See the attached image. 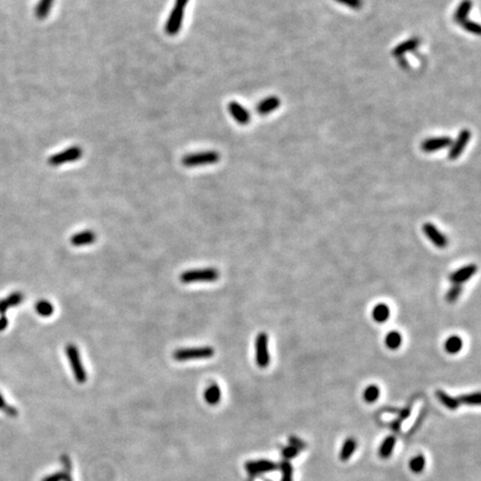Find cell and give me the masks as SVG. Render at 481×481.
Returning a JSON list of instances; mask_svg holds the SVG:
<instances>
[{"instance_id":"cell-17","label":"cell","mask_w":481,"mask_h":481,"mask_svg":"<svg viewBox=\"0 0 481 481\" xmlns=\"http://www.w3.org/2000/svg\"><path fill=\"white\" fill-rule=\"evenodd\" d=\"M22 300L23 294L21 292H15L6 298H3V300H0V313L4 314L8 309L19 306Z\"/></svg>"},{"instance_id":"cell-10","label":"cell","mask_w":481,"mask_h":481,"mask_svg":"<svg viewBox=\"0 0 481 481\" xmlns=\"http://www.w3.org/2000/svg\"><path fill=\"white\" fill-rule=\"evenodd\" d=\"M453 144V140L450 137L442 136V137H432L425 139L421 144V149L425 153H433V152L440 151L445 147H449Z\"/></svg>"},{"instance_id":"cell-13","label":"cell","mask_w":481,"mask_h":481,"mask_svg":"<svg viewBox=\"0 0 481 481\" xmlns=\"http://www.w3.org/2000/svg\"><path fill=\"white\" fill-rule=\"evenodd\" d=\"M281 105L280 98L277 96H271L265 99H263L259 104L256 105V113L262 116H265L267 114H271L272 111L277 110Z\"/></svg>"},{"instance_id":"cell-31","label":"cell","mask_w":481,"mask_h":481,"mask_svg":"<svg viewBox=\"0 0 481 481\" xmlns=\"http://www.w3.org/2000/svg\"><path fill=\"white\" fill-rule=\"evenodd\" d=\"M461 292H462V285L453 284V286H451L449 291L447 292V294H445V300H447V302L449 303H455L461 295Z\"/></svg>"},{"instance_id":"cell-26","label":"cell","mask_w":481,"mask_h":481,"mask_svg":"<svg viewBox=\"0 0 481 481\" xmlns=\"http://www.w3.org/2000/svg\"><path fill=\"white\" fill-rule=\"evenodd\" d=\"M35 310H36V312L39 315L44 316V318H48V316L52 315V313H54L55 308L49 301L40 300L35 304Z\"/></svg>"},{"instance_id":"cell-32","label":"cell","mask_w":481,"mask_h":481,"mask_svg":"<svg viewBox=\"0 0 481 481\" xmlns=\"http://www.w3.org/2000/svg\"><path fill=\"white\" fill-rule=\"evenodd\" d=\"M281 471H282V480L281 481H293V467L289 461L281 462Z\"/></svg>"},{"instance_id":"cell-29","label":"cell","mask_w":481,"mask_h":481,"mask_svg":"<svg viewBox=\"0 0 481 481\" xmlns=\"http://www.w3.org/2000/svg\"><path fill=\"white\" fill-rule=\"evenodd\" d=\"M379 397H380V389L374 384L367 386L365 391H363V400H365L367 403H374L378 400Z\"/></svg>"},{"instance_id":"cell-8","label":"cell","mask_w":481,"mask_h":481,"mask_svg":"<svg viewBox=\"0 0 481 481\" xmlns=\"http://www.w3.org/2000/svg\"><path fill=\"white\" fill-rule=\"evenodd\" d=\"M470 138H471L470 131L462 130L459 133V136L456 139V142L451 144V148L449 152V158L451 161L457 160V158L463 153V151H465V148L467 147Z\"/></svg>"},{"instance_id":"cell-11","label":"cell","mask_w":481,"mask_h":481,"mask_svg":"<svg viewBox=\"0 0 481 481\" xmlns=\"http://www.w3.org/2000/svg\"><path fill=\"white\" fill-rule=\"evenodd\" d=\"M227 109L228 113L231 114V116L234 118L236 123H238L239 125L245 126L248 125L251 122V115L248 110H246L242 105L238 104L237 102H230L227 105Z\"/></svg>"},{"instance_id":"cell-6","label":"cell","mask_w":481,"mask_h":481,"mask_svg":"<svg viewBox=\"0 0 481 481\" xmlns=\"http://www.w3.org/2000/svg\"><path fill=\"white\" fill-rule=\"evenodd\" d=\"M269 352H268V337L266 333L261 332L255 339V361L256 365L264 369L269 365Z\"/></svg>"},{"instance_id":"cell-37","label":"cell","mask_w":481,"mask_h":481,"mask_svg":"<svg viewBox=\"0 0 481 481\" xmlns=\"http://www.w3.org/2000/svg\"><path fill=\"white\" fill-rule=\"evenodd\" d=\"M290 442H291V445H294V447L297 448L298 450H300V449L302 448V445H304L303 442L300 441V440H298V439L295 438V437H294V438H291V439H290Z\"/></svg>"},{"instance_id":"cell-4","label":"cell","mask_w":481,"mask_h":481,"mask_svg":"<svg viewBox=\"0 0 481 481\" xmlns=\"http://www.w3.org/2000/svg\"><path fill=\"white\" fill-rule=\"evenodd\" d=\"M66 355L69 361L70 368L74 372V377L78 383H85L87 380V374L85 371V368L81 361V357L79 354V351L75 344H67L66 345Z\"/></svg>"},{"instance_id":"cell-27","label":"cell","mask_w":481,"mask_h":481,"mask_svg":"<svg viewBox=\"0 0 481 481\" xmlns=\"http://www.w3.org/2000/svg\"><path fill=\"white\" fill-rule=\"evenodd\" d=\"M402 344V336L398 331H391L385 337V345L390 350H397Z\"/></svg>"},{"instance_id":"cell-7","label":"cell","mask_w":481,"mask_h":481,"mask_svg":"<svg viewBox=\"0 0 481 481\" xmlns=\"http://www.w3.org/2000/svg\"><path fill=\"white\" fill-rule=\"evenodd\" d=\"M184 10L185 9H181L177 7H174L172 9L165 23V33L168 36H175V35H177L181 32L182 25H183L184 21Z\"/></svg>"},{"instance_id":"cell-16","label":"cell","mask_w":481,"mask_h":481,"mask_svg":"<svg viewBox=\"0 0 481 481\" xmlns=\"http://www.w3.org/2000/svg\"><path fill=\"white\" fill-rule=\"evenodd\" d=\"M419 45H420V39L419 38L408 39V40H406V42L399 44L396 47V48L392 50V55H394L395 57H401L404 54H407V52L414 50Z\"/></svg>"},{"instance_id":"cell-2","label":"cell","mask_w":481,"mask_h":481,"mask_svg":"<svg viewBox=\"0 0 481 481\" xmlns=\"http://www.w3.org/2000/svg\"><path fill=\"white\" fill-rule=\"evenodd\" d=\"M215 354V350L212 347H199V348H185L174 351L173 357L175 361L185 362L191 360H203L211 359Z\"/></svg>"},{"instance_id":"cell-18","label":"cell","mask_w":481,"mask_h":481,"mask_svg":"<svg viewBox=\"0 0 481 481\" xmlns=\"http://www.w3.org/2000/svg\"><path fill=\"white\" fill-rule=\"evenodd\" d=\"M396 443H397V439L394 436H389L386 437L383 442L381 443L380 448H379V457L381 459H389L392 456L396 448Z\"/></svg>"},{"instance_id":"cell-5","label":"cell","mask_w":481,"mask_h":481,"mask_svg":"<svg viewBox=\"0 0 481 481\" xmlns=\"http://www.w3.org/2000/svg\"><path fill=\"white\" fill-rule=\"evenodd\" d=\"M83 148L79 147V146H72V147H68L59 152V153L50 156L48 164L50 166H59L67 163H73L83 157Z\"/></svg>"},{"instance_id":"cell-28","label":"cell","mask_w":481,"mask_h":481,"mask_svg":"<svg viewBox=\"0 0 481 481\" xmlns=\"http://www.w3.org/2000/svg\"><path fill=\"white\" fill-rule=\"evenodd\" d=\"M409 468H410V470H411L415 474L421 473L422 471L425 470V468H426L425 456L418 455V456L413 457V458L410 460V462H409Z\"/></svg>"},{"instance_id":"cell-23","label":"cell","mask_w":481,"mask_h":481,"mask_svg":"<svg viewBox=\"0 0 481 481\" xmlns=\"http://www.w3.org/2000/svg\"><path fill=\"white\" fill-rule=\"evenodd\" d=\"M356 447H357L356 440L354 438H348L343 442L341 451H340V460L348 461L352 457V455L354 454Z\"/></svg>"},{"instance_id":"cell-12","label":"cell","mask_w":481,"mask_h":481,"mask_svg":"<svg viewBox=\"0 0 481 481\" xmlns=\"http://www.w3.org/2000/svg\"><path fill=\"white\" fill-rule=\"evenodd\" d=\"M477 265L476 264H469V265H466L463 267H460L459 269H457L454 273L450 274V281L453 284H462L467 282L469 279H471L474 274L477 272Z\"/></svg>"},{"instance_id":"cell-36","label":"cell","mask_w":481,"mask_h":481,"mask_svg":"<svg viewBox=\"0 0 481 481\" xmlns=\"http://www.w3.org/2000/svg\"><path fill=\"white\" fill-rule=\"evenodd\" d=\"M282 455L285 459H292V458H295V457L298 455V449L295 448L294 445H289V447H286L282 450Z\"/></svg>"},{"instance_id":"cell-33","label":"cell","mask_w":481,"mask_h":481,"mask_svg":"<svg viewBox=\"0 0 481 481\" xmlns=\"http://www.w3.org/2000/svg\"><path fill=\"white\" fill-rule=\"evenodd\" d=\"M460 25L468 33H471V34H474V35H480V33H481L480 25L477 22H474V21L467 19V20L463 21L462 23H460Z\"/></svg>"},{"instance_id":"cell-34","label":"cell","mask_w":481,"mask_h":481,"mask_svg":"<svg viewBox=\"0 0 481 481\" xmlns=\"http://www.w3.org/2000/svg\"><path fill=\"white\" fill-rule=\"evenodd\" d=\"M0 410L9 415H17V410L6 403V400L2 395H0Z\"/></svg>"},{"instance_id":"cell-22","label":"cell","mask_w":481,"mask_h":481,"mask_svg":"<svg viewBox=\"0 0 481 481\" xmlns=\"http://www.w3.org/2000/svg\"><path fill=\"white\" fill-rule=\"evenodd\" d=\"M436 396L439 399V401L441 402L445 408L451 410V411H455L456 409H458L460 407V402L458 400V398L451 397L448 394H445V392L442 390H437Z\"/></svg>"},{"instance_id":"cell-1","label":"cell","mask_w":481,"mask_h":481,"mask_svg":"<svg viewBox=\"0 0 481 481\" xmlns=\"http://www.w3.org/2000/svg\"><path fill=\"white\" fill-rule=\"evenodd\" d=\"M220 279V272L214 267H206L199 269H190L181 274L179 281L184 284L198 283V282H215Z\"/></svg>"},{"instance_id":"cell-15","label":"cell","mask_w":481,"mask_h":481,"mask_svg":"<svg viewBox=\"0 0 481 481\" xmlns=\"http://www.w3.org/2000/svg\"><path fill=\"white\" fill-rule=\"evenodd\" d=\"M275 468H277V466H275L273 462L267 461V460H260V461L246 463V470H248L249 473L251 474L264 473V472L274 470Z\"/></svg>"},{"instance_id":"cell-39","label":"cell","mask_w":481,"mask_h":481,"mask_svg":"<svg viewBox=\"0 0 481 481\" xmlns=\"http://www.w3.org/2000/svg\"><path fill=\"white\" fill-rule=\"evenodd\" d=\"M7 326H8V319L6 318L5 315H3L2 318H0V331H4Z\"/></svg>"},{"instance_id":"cell-25","label":"cell","mask_w":481,"mask_h":481,"mask_svg":"<svg viewBox=\"0 0 481 481\" xmlns=\"http://www.w3.org/2000/svg\"><path fill=\"white\" fill-rule=\"evenodd\" d=\"M462 344L463 342L459 336H450L444 342V350L449 354H457L461 351Z\"/></svg>"},{"instance_id":"cell-30","label":"cell","mask_w":481,"mask_h":481,"mask_svg":"<svg viewBox=\"0 0 481 481\" xmlns=\"http://www.w3.org/2000/svg\"><path fill=\"white\" fill-rule=\"evenodd\" d=\"M458 400L460 404H467V406H479L481 402L480 392H474V394L465 395L458 397Z\"/></svg>"},{"instance_id":"cell-38","label":"cell","mask_w":481,"mask_h":481,"mask_svg":"<svg viewBox=\"0 0 481 481\" xmlns=\"http://www.w3.org/2000/svg\"><path fill=\"white\" fill-rule=\"evenodd\" d=\"M189 2H190V0H176L174 7L185 9V7L187 6V4H189Z\"/></svg>"},{"instance_id":"cell-3","label":"cell","mask_w":481,"mask_h":481,"mask_svg":"<svg viewBox=\"0 0 481 481\" xmlns=\"http://www.w3.org/2000/svg\"><path fill=\"white\" fill-rule=\"evenodd\" d=\"M221 155L216 151H207L202 153L185 155L182 158V165L185 167H197L204 165H212L219 163Z\"/></svg>"},{"instance_id":"cell-20","label":"cell","mask_w":481,"mask_h":481,"mask_svg":"<svg viewBox=\"0 0 481 481\" xmlns=\"http://www.w3.org/2000/svg\"><path fill=\"white\" fill-rule=\"evenodd\" d=\"M221 397H222L221 389L216 383L209 384L204 391L205 401H206L208 404H211V406H215V404H218L221 400Z\"/></svg>"},{"instance_id":"cell-14","label":"cell","mask_w":481,"mask_h":481,"mask_svg":"<svg viewBox=\"0 0 481 481\" xmlns=\"http://www.w3.org/2000/svg\"><path fill=\"white\" fill-rule=\"evenodd\" d=\"M95 240H96V234L91 230L78 232L70 237V243H72V245L76 246V248H78V246L93 244Z\"/></svg>"},{"instance_id":"cell-9","label":"cell","mask_w":481,"mask_h":481,"mask_svg":"<svg viewBox=\"0 0 481 481\" xmlns=\"http://www.w3.org/2000/svg\"><path fill=\"white\" fill-rule=\"evenodd\" d=\"M422 230H424L426 236L429 237V239L433 243V245H436L438 249L447 248L448 237L443 235V234L440 232L435 225L431 224V223H426V224L422 226Z\"/></svg>"},{"instance_id":"cell-24","label":"cell","mask_w":481,"mask_h":481,"mask_svg":"<svg viewBox=\"0 0 481 481\" xmlns=\"http://www.w3.org/2000/svg\"><path fill=\"white\" fill-rule=\"evenodd\" d=\"M54 2L55 0H39L36 8H35V16H36L39 20L46 19L50 13Z\"/></svg>"},{"instance_id":"cell-21","label":"cell","mask_w":481,"mask_h":481,"mask_svg":"<svg viewBox=\"0 0 481 481\" xmlns=\"http://www.w3.org/2000/svg\"><path fill=\"white\" fill-rule=\"evenodd\" d=\"M390 318V309L386 304L379 303L372 309V319L377 323H384Z\"/></svg>"},{"instance_id":"cell-35","label":"cell","mask_w":481,"mask_h":481,"mask_svg":"<svg viewBox=\"0 0 481 481\" xmlns=\"http://www.w3.org/2000/svg\"><path fill=\"white\" fill-rule=\"evenodd\" d=\"M336 2L355 10L362 7V0H336Z\"/></svg>"},{"instance_id":"cell-19","label":"cell","mask_w":481,"mask_h":481,"mask_svg":"<svg viewBox=\"0 0 481 481\" xmlns=\"http://www.w3.org/2000/svg\"><path fill=\"white\" fill-rule=\"evenodd\" d=\"M472 6L473 4L471 0H462L454 15V20L457 23H459V25L465 20H467V17L469 13H470V10L472 9Z\"/></svg>"}]
</instances>
